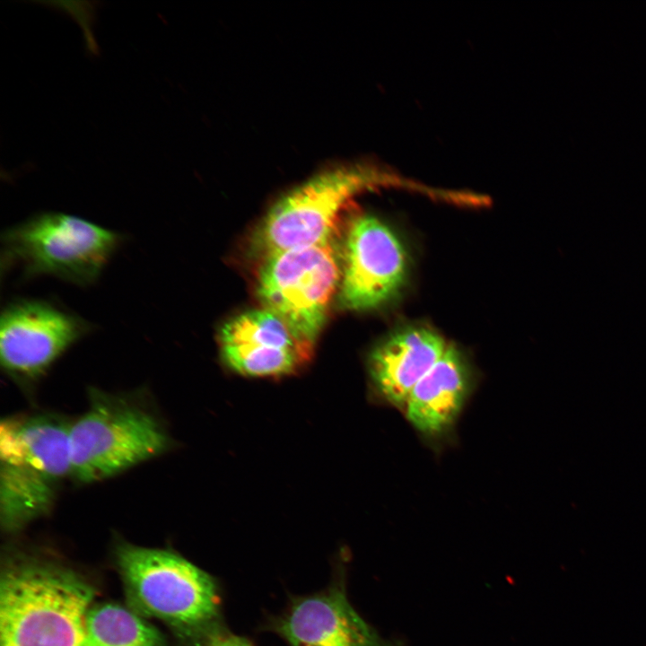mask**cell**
Listing matches in <instances>:
<instances>
[{"label": "cell", "instance_id": "obj_1", "mask_svg": "<svg viewBox=\"0 0 646 646\" xmlns=\"http://www.w3.org/2000/svg\"><path fill=\"white\" fill-rule=\"evenodd\" d=\"M93 595L70 569L12 561L1 575L0 646H80Z\"/></svg>", "mask_w": 646, "mask_h": 646}, {"label": "cell", "instance_id": "obj_2", "mask_svg": "<svg viewBox=\"0 0 646 646\" xmlns=\"http://www.w3.org/2000/svg\"><path fill=\"white\" fill-rule=\"evenodd\" d=\"M117 563L130 608L170 626L184 641L206 646L224 630L214 579L171 551L128 543L117 549Z\"/></svg>", "mask_w": 646, "mask_h": 646}, {"label": "cell", "instance_id": "obj_3", "mask_svg": "<svg viewBox=\"0 0 646 646\" xmlns=\"http://www.w3.org/2000/svg\"><path fill=\"white\" fill-rule=\"evenodd\" d=\"M69 427L63 417H9L0 427V520L17 531L47 514L70 476Z\"/></svg>", "mask_w": 646, "mask_h": 646}, {"label": "cell", "instance_id": "obj_4", "mask_svg": "<svg viewBox=\"0 0 646 646\" xmlns=\"http://www.w3.org/2000/svg\"><path fill=\"white\" fill-rule=\"evenodd\" d=\"M398 186L432 193L380 166L356 163L316 175L281 197L256 229L251 249L262 259L308 247L333 237L338 216L357 194L379 187Z\"/></svg>", "mask_w": 646, "mask_h": 646}, {"label": "cell", "instance_id": "obj_5", "mask_svg": "<svg viewBox=\"0 0 646 646\" xmlns=\"http://www.w3.org/2000/svg\"><path fill=\"white\" fill-rule=\"evenodd\" d=\"M70 476L101 481L165 452L170 438L158 417L129 396L96 388L69 427Z\"/></svg>", "mask_w": 646, "mask_h": 646}, {"label": "cell", "instance_id": "obj_6", "mask_svg": "<svg viewBox=\"0 0 646 646\" xmlns=\"http://www.w3.org/2000/svg\"><path fill=\"white\" fill-rule=\"evenodd\" d=\"M121 234L57 212L33 215L2 234V266H20L24 278L48 275L88 286L100 277Z\"/></svg>", "mask_w": 646, "mask_h": 646}, {"label": "cell", "instance_id": "obj_7", "mask_svg": "<svg viewBox=\"0 0 646 646\" xmlns=\"http://www.w3.org/2000/svg\"><path fill=\"white\" fill-rule=\"evenodd\" d=\"M340 251L332 238L268 256L258 269L257 295L263 308L313 345L339 287Z\"/></svg>", "mask_w": 646, "mask_h": 646}, {"label": "cell", "instance_id": "obj_8", "mask_svg": "<svg viewBox=\"0 0 646 646\" xmlns=\"http://www.w3.org/2000/svg\"><path fill=\"white\" fill-rule=\"evenodd\" d=\"M342 251L338 301L343 309L373 310L401 293L408 276V254L400 237L378 217H354Z\"/></svg>", "mask_w": 646, "mask_h": 646}, {"label": "cell", "instance_id": "obj_9", "mask_svg": "<svg viewBox=\"0 0 646 646\" xmlns=\"http://www.w3.org/2000/svg\"><path fill=\"white\" fill-rule=\"evenodd\" d=\"M92 329L85 319L50 301H9L0 318L1 367L14 380L35 381Z\"/></svg>", "mask_w": 646, "mask_h": 646}, {"label": "cell", "instance_id": "obj_10", "mask_svg": "<svg viewBox=\"0 0 646 646\" xmlns=\"http://www.w3.org/2000/svg\"><path fill=\"white\" fill-rule=\"evenodd\" d=\"M341 573L325 589L293 598L269 629L288 646H406L401 638H386L351 605Z\"/></svg>", "mask_w": 646, "mask_h": 646}, {"label": "cell", "instance_id": "obj_11", "mask_svg": "<svg viewBox=\"0 0 646 646\" xmlns=\"http://www.w3.org/2000/svg\"><path fill=\"white\" fill-rule=\"evenodd\" d=\"M218 341L223 362L233 371L249 377L294 373L311 359L314 346L264 308L230 319L222 326Z\"/></svg>", "mask_w": 646, "mask_h": 646}, {"label": "cell", "instance_id": "obj_12", "mask_svg": "<svg viewBox=\"0 0 646 646\" xmlns=\"http://www.w3.org/2000/svg\"><path fill=\"white\" fill-rule=\"evenodd\" d=\"M447 347L443 337L428 327L406 326L393 331L369 355L374 388L387 401L406 405L415 385Z\"/></svg>", "mask_w": 646, "mask_h": 646}, {"label": "cell", "instance_id": "obj_13", "mask_svg": "<svg viewBox=\"0 0 646 646\" xmlns=\"http://www.w3.org/2000/svg\"><path fill=\"white\" fill-rule=\"evenodd\" d=\"M471 380L465 356L455 346L448 345L407 397L406 412L410 423L425 435L446 432L466 402Z\"/></svg>", "mask_w": 646, "mask_h": 646}, {"label": "cell", "instance_id": "obj_14", "mask_svg": "<svg viewBox=\"0 0 646 646\" xmlns=\"http://www.w3.org/2000/svg\"><path fill=\"white\" fill-rule=\"evenodd\" d=\"M80 646H164L155 627L131 608L116 604L92 607Z\"/></svg>", "mask_w": 646, "mask_h": 646}, {"label": "cell", "instance_id": "obj_15", "mask_svg": "<svg viewBox=\"0 0 646 646\" xmlns=\"http://www.w3.org/2000/svg\"><path fill=\"white\" fill-rule=\"evenodd\" d=\"M206 646H253V644L244 637L223 630L214 635Z\"/></svg>", "mask_w": 646, "mask_h": 646}]
</instances>
